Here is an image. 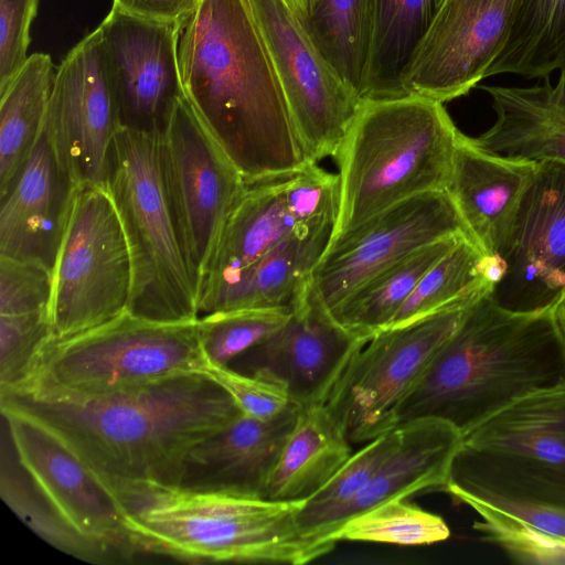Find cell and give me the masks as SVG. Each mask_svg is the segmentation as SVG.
Returning a JSON list of instances; mask_svg holds the SVG:
<instances>
[{
	"mask_svg": "<svg viewBox=\"0 0 565 565\" xmlns=\"http://www.w3.org/2000/svg\"><path fill=\"white\" fill-rule=\"evenodd\" d=\"M478 515L472 527L486 543L511 561L531 565H565V536L539 529L521 519L477 501H465Z\"/></svg>",
	"mask_w": 565,
	"mask_h": 565,
	"instance_id": "obj_38",
	"label": "cell"
},
{
	"mask_svg": "<svg viewBox=\"0 0 565 565\" xmlns=\"http://www.w3.org/2000/svg\"><path fill=\"white\" fill-rule=\"evenodd\" d=\"M132 266L106 184L77 185L52 269L53 338L102 324L128 309Z\"/></svg>",
	"mask_w": 565,
	"mask_h": 565,
	"instance_id": "obj_8",
	"label": "cell"
},
{
	"mask_svg": "<svg viewBox=\"0 0 565 565\" xmlns=\"http://www.w3.org/2000/svg\"><path fill=\"white\" fill-rule=\"evenodd\" d=\"M500 271L495 256L486 254L471 237L463 236L426 271L388 327L488 292Z\"/></svg>",
	"mask_w": 565,
	"mask_h": 565,
	"instance_id": "obj_33",
	"label": "cell"
},
{
	"mask_svg": "<svg viewBox=\"0 0 565 565\" xmlns=\"http://www.w3.org/2000/svg\"><path fill=\"white\" fill-rule=\"evenodd\" d=\"M39 0H0V92L28 60L30 26Z\"/></svg>",
	"mask_w": 565,
	"mask_h": 565,
	"instance_id": "obj_41",
	"label": "cell"
},
{
	"mask_svg": "<svg viewBox=\"0 0 565 565\" xmlns=\"http://www.w3.org/2000/svg\"><path fill=\"white\" fill-rule=\"evenodd\" d=\"M140 555L183 562L303 565L330 553L335 542L301 534L303 502H277L180 486L110 487Z\"/></svg>",
	"mask_w": 565,
	"mask_h": 565,
	"instance_id": "obj_4",
	"label": "cell"
},
{
	"mask_svg": "<svg viewBox=\"0 0 565 565\" xmlns=\"http://www.w3.org/2000/svg\"><path fill=\"white\" fill-rule=\"evenodd\" d=\"M551 310L565 345V294L558 299Z\"/></svg>",
	"mask_w": 565,
	"mask_h": 565,
	"instance_id": "obj_43",
	"label": "cell"
},
{
	"mask_svg": "<svg viewBox=\"0 0 565 565\" xmlns=\"http://www.w3.org/2000/svg\"><path fill=\"white\" fill-rule=\"evenodd\" d=\"M521 0H441L401 75L404 95H466L505 46Z\"/></svg>",
	"mask_w": 565,
	"mask_h": 565,
	"instance_id": "obj_15",
	"label": "cell"
},
{
	"mask_svg": "<svg viewBox=\"0 0 565 565\" xmlns=\"http://www.w3.org/2000/svg\"><path fill=\"white\" fill-rule=\"evenodd\" d=\"M177 56L184 97L247 182L310 164L248 0H200Z\"/></svg>",
	"mask_w": 565,
	"mask_h": 565,
	"instance_id": "obj_2",
	"label": "cell"
},
{
	"mask_svg": "<svg viewBox=\"0 0 565 565\" xmlns=\"http://www.w3.org/2000/svg\"><path fill=\"white\" fill-rule=\"evenodd\" d=\"M449 536L450 529L440 515L406 499H394L351 516L330 540L415 546L443 542Z\"/></svg>",
	"mask_w": 565,
	"mask_h": 565,
	"instance_id": "obj_37",
	"label": "cell"
},
{
	"mask_svg": "<svg viewBox=\"0 0 565 565\" xmlns=\"http://www.w3.org/2000/svg\"><path fill=\"white\" fill-rule=\"evenodd\" d=\"M543 79L530 87L481 86L495 120L476 143L510 158L565 163V67L555 85Z\"/></svg>",
	"mask_w": 565,
	"mask_h": 565,
	"instance_id": "obj_24",
	"label": "cell"
},
{
	"mask_svg": "<svg viewBox=\"0 0 565 565\" xmlns=\"http://www.w3.org/2000/svg\"><path fill=\"white\" fill-rule=\"evenodd\" d=\"M486 292L466 310L398 405L393 428L433 418L463 436L516 398L565 380V345L552 310H508Z\"/></svg>",
	"mask_w": 565,
	"mask_h": 565,
	"instance_id": "obj_3",
	"label": "cell"
},
{
	"mask_svg": "<svg viewBox=\"0 0 565 565\" xmlns=\"http://www.w3.org/2000/svg\"><path fill=\"white\" fill-rule=\"evenodd\" d=\"M480 296L385 328L355 353L326 402L352 445L393 429L398 405Z\"/></svg>",
	"mask_w": 565,
	"mask_h": 565,
	"instance_id": "obj_9",
	"label": "cell"
},
{
	"mask_svg": "<svg viewBox=\"0 0 565 565\" xmlns=\"http://www.w3.org/2000/svg\"><path fill=\"white\" fill-rule=\"evenodd\" d=\"M0 493L34 533L58 551L94 564L120 563L111 552L86 540L65 523L26 477L10 448L6 450L3 446Z\"/></svg>",
	"mask_w": 565,
	"mask_h": 565,
	"instance_id": "obj_36",
	"label": "cell"
},
{
	"mask_svg": "<svg viewBox=\"0 0 565 565\" xmlns=\"http://www.w3.org/2000/svg\"><path fill=\"white\" fill-rule=\"evenodd\" d=\"M539 162L489 151L461 134L447 192L470 237L494 256Z\"/></svg>",
	"mask_w": 565,
	"mask_h": 565,
	"instance_id": "obj_22",
	"label": "cell"
},
{
	"mask_svg": "<svg viewBox=\"0 0 565 565\" xmlns=\"http://www.w3.org/2000/svg\"><path fill=\"white\" fill-rule=\"evenodd\" d=\"M463 236L468 235L439 239L405 256L361 285L329 313L350 332L370 339L391 324L426 271Z\"/></svg>",
	"mask_w": 565,
	"mask_h": 565,
	"instance_id": "obj_30",
	"label": "cell"
},
{
	"mask_svg": "<svg viewBox=\"0 0 565 565\" xmlns=\"http://www.w3.org/2000/svg\"><path fill=\"white\" fill-rule=\"evenodd\" d=\"M353 455L352 444L326 404L299 407L275 460L264 499L305 502Z\"/></svg>",
	"mask_w": 565,
	"mask_h": 565,
	"instance_id": "obj_28",
	"label": "cell"
},
{
	"mask_svg": "<svg viewBox=\"0 0 565 565\" xmlns=\"http://www.w3.org/2000/svg\"><path fill=\"white\" fill-rule=\"evenodd\" d=\"M445 492L477 501L565 536V469L531 458L461 445Z\"/></svg>",
	"mask_w": 565,
	"mask_h": 565,
	"instance_id": "obj_20",
	"label": "cell"
},
{
	"mask_svg": "<svg viewBox=\"0 0 565 565\" xmlns=\"http://www.w3.org/2000/svg\"><path fill=\"white\" fill-rule=\"evenodd\" d=\"M205 373L215 380L248 416L259 419L274 418L291 405L287 393L280 386L241 373L227 364L209 363Z\"/></svg>",
	"mask_w": 565,
	"mask_h": 565,
	"instance_id": "obj_40",
	"label": "cell"
},
{
	"mask_svg": "<svg viewBox=\"0 0 565 565\" xmlns=\"http://www.w3.org/2000/svg\"><path fill=\"white\" fill-rule=\"evenodd\" d=\"M494 256L489 296L516 312L550 310L565 294V163L539 162Z\"/></svg>",
	"mask_w": 565,
	"mask_h": 565,
	"instance_id": "obj_14",
	"label": "cell"
},
{
	"mask_svg": "<svg viewBox=\"0 0 565 565\" xmlns=\"http://www.w3.org/2000/svg\"><path fill=\"white\" fill-rule=\"evenodd\" d=\"M0 407L43 425L108 488L180 486L190 451L243 414L202 372L96 394L24 390L0 394Z\"/></svg>",
	"mask_w": 565,
	"mask_h": 565,
	"instance_id": "obj_1",
	"label": "cell"
},
{
	"mask_svg": "<svg viewBox=\"0 0 565 565\" xmlns=\"http://www.w3.org/2000/svg\"><path fill=\"white\" fill-rule=\"evenodd\" d=\"M337 221L300 228L222 285L201 307L199 317L233 309L292 311L303 298L313 268L324 253Z\"/></svg>",
	"mask_w": 565,
	"mask_h": 565,
	"instance_id": "obj_23",
	"label": "cell"
},
{
	"mask_svg": "<svg viewBox=\"0 0 565 565\" xmlns=\"http://www.w3.org/2000/svg\"><path fill=\"white\" fill-rule=\"evenodd\" d=\"M285 179L247 182L225 221L201 281L199 311L222 285L241 270L294 232L317 224H302L291 212Z\"/></svg>",
	"mask_w": 565,
	"mask_h": 565,
	"instance_id": "obj_25",
	"label": "cell"
},
{
	"mask_svg": "<svg viewBox=\"0 0 565 565\" xmlns=\"http://www.w3.org/2000/svg\"><path fill=\"white\" fill-rule=\"evenodd\" d=\"M398 428L397 446L350 505L343 522L390 500L423 491L445 492L454 457L462 445L460 431L433 418L407 422Z\"/></svg>",
	"mask_w": 565,
	"mask_h": 565,
	"instance_id": "obj_26",
	"label": "cell"
},
{
	"mask_svg": "<svg viewBox=\"0 0 565 565\" xmlns=\"http://www.w3.org/2000/svg\"><path fill=\"white\" fill-rule=\"evenodd\" d=\"M107 189L117 209L132 266L128 311L158 321L199 318V284L188 263L164 188L159 132L120 127Z\"/></svg>",
	"mask_w": 565,
	"mask_h": 565,
	"instance_id": "obj_6",
	"label": "cell"
},
{
	"mask_svg": "<svg viewBox=\"0 0 565 565\" xmlns=\"http://www.w3.org/2000/svg\"><path fill=\"white\" fill-rule=\"evenodd\" d=\"M441 0H367L369 58L362 100L403 96L401 75Z\"/></svg>",
	"mask_w": 565,
	"mask_h": 565,
	"instance_id": "obj_29",
	"label": "cell"
},
{
	"mask_svg": "<svg viewBox=\"0 0 565 565\" xmlns=\"http://www.w3.org/2000/svg\"><path fill=\"white\" fill-rule=\"evenodd\" d=\"M298 411L291 404L269 419L241 414L190 451L180 487L264 499L270 470Z\"/></svg>",
	"mask_w": 565,
	"mask_h": 565,
	"instance_id": "obj_21",
	"label": "cell"
},
{
	"mask_svg": "<svg viewBox=\"0 0 565 565\" xmlns=\"http://www.w3.org/2000/svg\"><path fill=\"white\" fill-rule=\"evenodd\" d=\"M564 67L565 0H521L508 42L486 77L546 78Z\"/></svg>",
	"mask_w": 565,
	"mask_h": 565,
	"instance_id": "obj_34",
	"label": "cell"
},
{
	"mask_svg": "<svg viewBox=\"0 0 565 565\" xmlns=\"http://www.w3.org/2000/svg\"><path fill=\"white\" fill-rule=\"evenodd\" d=\"M469 235L447 191L404 200L330 239L309 288L329 312L399 259L443 238Z\"/></svg>",
	"mask_w": 565,
	"mask_h": 565,
	"instance_id": "obj_12",
	"label": "cell"
},
{
	"mask_svg": "<svg viewBox=\"0 0 565 565\" xmlns=\"http://www.w3.org/2000/svg\"><path fill=\"white\" fill-rule=\"evenodd\" d=\"M45 122L74 182L106 184L120 122L99 26L56 68Z\"/></svg>",
	"mask_w": 565,
	"mask_h": 565,
	"instance_id": "obj_16",
	"label": "cell"
},
{
	"mask_svg": "<svg viewBox=\"0 0 565 565\" xmlns=\"http://www.w3.org/2000/svg\"><path fill=\"white\" fill-rule=\"evenodd\" d=\"M76 188L44 120L13 182L0 196V255L52 270Z\"/></svg>",
	"mask_w": 565,
	"mask_h": 565,
	"instance_id": "obj_19",
	"label": "cell"
},
{
	"mask_svg": "<svg viewBox=\"0 0 565 565\" xmlns=\"http://www.w3.org/2000/svg\"><path fill=\"white\" fill-rule=\"evenodd\" d=\"M462 445L565 469V380L502 407L466 433Z\"/></svg>",
	"mask_w": 565,
	"mask_h": 565,
	"instance_id": "obj_27",
	"label": "cell"
},
{
	"mask_svg": "<svg viewBox=\"0 0 565 565\" xmlns=\"http://www.w3.org/2000/svg\"><path fill=\"white\" fill-rule=\"evenodd\" d=\"M200 0H114L113 7L139 18L179 22Z\"/></svg>",
	"mask_w": 565,
	"mask_h": 565,
	"instance_id": "obj_42",
	"label": "cell"
},
{
	"mask_svg": "<svg viewBox=\"0 0 565 565\" xmlns=\"http://www.w3.org/2000/svg\"><path fill=\"white\" fill-rule=\"evenodd\" d=\"M363 339L339 324L309 286L289 319L278 330L227 365L280 386L291 404H326Z\"/></svg>",
	"mask_w": 565,
	"mask_h": 565,
	"instance_id": "obj_17",
	"label": "cell"
},
{
	"mask_svg": "<svg viewBox=\"0 0 565 565\" xmlns=\"http://www.w3.org/2000/svg\"><path fill=\"white\" fill-rule=\"evenodd\" d=\"M209 363L199 318L158 321L125 310L92 329L51 340L30 381L13 392L106 393L174 375L205 373Z\"/></svg>",
	"mask_w": 565,
	"mask_h": 565,
	"instance_id": "obj_7",
	"label": "cell"
},
{
	"mask_svg": "<svg viewBox=\"0 0 565 565\" xmlns=\"http://www.w3.org/2000/svg\"><path fill=\"white\" fill-rule=\"evenodd\" d=\"M461 134L438 100H363L334 157L340 201L331 238L404 200L447 191Z\"/></svg>",
	"mask_w": 565,
	"mask_h": 565,
	"instance_id": "obj_5",
	"label": "cell"
},
{
	"mask_svg": "<svg viewBox=\"0 0 565 565\" xmlns=\"http://www.w3.org/2000/svg\"><path fill=\"white\" fill-rule=\"evenodd\" d=\"M399 438V428L395 427L353 452L340 470L298 510L297 524L301 534L318 541H331V534L342 524L348 509L397 446Z\"/></svg>",
	"mask_w": 565,
	"mask_h": 565,
	"instance_id": "obj_35",
	"label": "cell"
},
{
	"mask_svg": "<svg viewBox=\"0 0 565 565\" xmlns=\"http://www.w3.org/2000/svg\"><path fill=\"white\" fill-rule=\"evenodd\" d=\"M8 447L26 477L75 532L111 552L120 563L140 555L115 493L43 425L0 407Z\"/></svg>",
	"mask_w": 565,
	"mask_h": 565,
	"instance_id": "obj_13",
	"label": "cell"
},
{
	"mask_svg": "<svg viewBox=\"0 0 565 565\" xmlns=\"http://www.w3.org/2000/svg\"><path fill=\"white\" fill-rule=\"evenodd\" d=\"M53 70L49 54L33 53L0 92V196L10 188L43 127Z\"/></svg>",
	"mask_w": 565,
	"mask_h": 565,
	"instance_id": "obj_32",
	"label": "cell"
},
{
	"mask_svg": "<svg viewBox=\"0 0 565 565\" xmlns=\"http://www.w3.org/2000/svg\"><path fill=\"white\" fill-rule=\"evenodd\" d=\"M286 2L315 46L362 100L369 58L367 0Z\"/></svg>",
	"mask_w": 565,
	"mask_h": 565,
	"instance_id": "obj_31",
	"label": "cell"
},
{
	"mask_svg": "<svg viewBox=\"0 0 565 565\" xmlns=\"http://www.w3.org/2000/svg\"><path fill=\"white\" fill-rule=\"evenodd\" d=\"M177 25L131 15L116 7L100 23L120 127L160 132L184 95Z\"/></svg>",
	"mask_w": 565,
	"mask_h": 565,
	"instance_id": "obj_18",
	"label": "cell"
},
{
	"mask_svg": "<svg viewBox=\"0 0 565 565\" xmlns=\"http://www.w3.org/2000/svg\"><path fill=\"white\" fill-rule=\"evenodd\" d=\"M310 163L335 157L362 100L309 39L286 0H248Z\"/></svg>",
	"mask_w": 565,
	"mask_h": 565,
	"instance_id": "obj_11",
	"label": "cell"
},
{
	"mask_svg": "<svg viewBox=\"0 0 565 565\" xmlns=\"http://www.w3.org/2000/svg\"><path fill=\"white\" fill-rule=\"evenodd\" d=\"M159 149L164 188L200 297L222 228L247 181L184 95L159 132Z\"/></svg>",
	"mask_w": 565,
	"mask_h": 565,
	"instance_id": "obj_10",
	"label": "cell"
},
{
	"mask_svg": "<svg viewBox=\"0 0 565 565\" xmlns=\"http://www.w3.org/2000/svg\"><path fill=\"white\" fill-rule=\"evenodd\" d=\"M292 311L279 309H233L199 317L204 353L210 363L228 364L282 327Z\"/></svg>",
	"mask_w": 565,
	"mask_h": 565,
	"instance_id": "obj_39",
	"label": "cell"
}]
</instances>
